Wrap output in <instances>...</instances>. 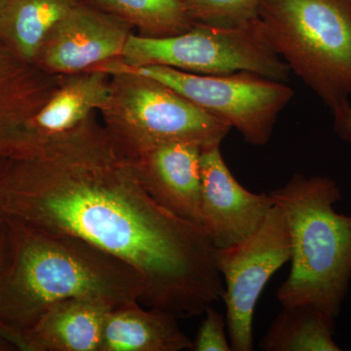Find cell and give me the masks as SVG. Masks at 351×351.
Listing matches in <instances>:
<instances>
[{
    "label": "cell",
    "instance_id": "cell-4",
    "mask_svg": "<svg viewBox=\"0 0 351 351\" xmlns=\"http://www.w3.org/2000/svg\"><path fill=\"white\" fill-rule=\"evenodd\" d=\"M258 29L332 112L351 95V0H261Z\"/></svg>",
    "mask_w": 351,
    "mask_h": 351
},
{
    "label": "cell",
    "instance_id": "cell-12",
    "mask_svg": "<svg viewBox=\"0 0 351 351\" xmlns=\"http://www.w3.org/2000/svg\"><path fill=\"white\" fill-rule=\"evenodd\" d=\"M62 77L25 63L0 43V158H16L34 151L32 117Z\"/></svg>",
    "mask_w": 351,
    "mask_h": 351
},
{
    "label": "cell",
    "instance_id": "cell-21",
    "mask_svg": "<svg viewBox=\"0 0 351 351\" xmlns=\"http://www.w3.org/2000/svg\"><path fill=\"white\" fill-rule=\"evenodd\" d=\"M12 254L10 225L8 219L0 216V294L5 281Z\"/></svg>",
    "mask_w": 351,
    "mask_h": 351
},
{
    "label": "cell",
    "instance_id": "cell-15",
    "mask_svg": "<svg viewBox=\"0 0 351 351\" xmlns=\"http://www.w3.org/2000/svg\"><path fill=\"white\" fill-rule=\"evenodd\" d=\"M140 302L110 309L106 318L100 351L191 350L193 339L182 331L178 318Z\"/></svg>",
    "mask_w": 351,
    "mask_h": 351
},
{
    "label": "cell",
    "instance_id": "cell-25",
    "mask_svg": "<svg viewBox=\"0 0 351 351\" xmlns=\"http://www.w3.org/2000/svg\"><path fill=\"white\" fill-rule=\"evenodd\" d=\"M4 160H5V159L0 158V169H1V166H2V164H3Z\"/></svg>",
    "mask_w": 351,
    "mask_h": 351
},
{
    "label": "cell",
    "instance_id": "cell-14",
    "mask_svg": "<svg viewBox=\"0 0 351 351\" xmlns=\"http://www.w3.org/2000/svg\"><path fill=\"white\" fill-rule=\"evenodd\" d=\"M110 75L100 69L64 75L32 117L31 131L36 149L80 128L95 112H101L110 101Z\"/></svg>",
    "mask_w": 351,
    "mask_h": 351
},
{
    "label": "cell",
    "instance_id": "cell-7",
    "mask_svg": "<svg viewBox=\"0 0 351 351\" xmlns=\"http://www.w3.org/2000/svg\"><path fill=\"white\" fill-rule=\"evenodd\" d=\"M119 61L134 66H161L204 75L248 71L287 82L291 69L263 39L257 24L249 29L193 25L164 38L132 34Z\"/></svg>",
    "mask_w": 351,
    "mask_h": 351
},
{
    "label": "cell",
    "instance_id": "cell-6",
    "mask_svg": "<svg viewBox=\"0 0 351 351\" xmlns=\"http://www.w3.org/2000/svg\"><path fill=\"white\" fill-rule=\"evenodd\" d=\"M94 69L108 73L129 71L147 76L175 90L195 105L234 127L248 144L265 145L279 113L294 96L282 82L248 71L204 75L167 66H134L112 60Z\"/></svg>",
    "mask_w": 351,
    "mask_h": 351
},
{
    "label": "cell",
    "instance_id": "cell-9",
    "mask_svg": "<svg viewBox=\"0 0 351 351\" xmlns=\"http://www.w3.org/2000/svg\"><path fill=\"white\" fill-rule=\"evenodd\" d=\"M133 27L83 0L44 41L34 66L53 75L90 71L121 58Z\"/></svg>",
    "mask_w": 351,
    "mask_h": 351
},
{
    "label": "cell",
    "instance_id": "cell-1",
    "mask_svg": "<svg viewBox=\"0 0 351 351\" xmlns=\"http://www.w3.org/2000/svg\"><path fill=\"white\" fill-rule=\"evenodd\" d=\"M0 216L73 235L128 263L144 283L141 304L178 319L201 315L225 292L209 233L145 191L94 117L29 156L4 160Z\"/></svg>",
    "mask_w": 351,
    "mask_h": 351
},
{
    "label": "cell",
    "instance_id": "cell-3",
    "mask_svg": "<svg viewBox=\"0 0 351 351\" xmlns=\"http://www.w3.org/2000/svg\"><path fill=\"white\" fill-rule=\"evenodd\" d=\"M290 234V274L277 292L283 307L311 306L337 318L351 279V215L339 214L338 184L323 176H293L269 191Z\"/></svg>",
    "mask_w": 351,
    "mask_h": 351
},
{
    "label": "cell",
    "instance_id": "cell-18",
    "mask_svg": "<svg viewBox=\"0 0 351 351\" xmlns=\"http://www.w3.org/2000/svg\"><path fill=\"white\" fill-rule=\"evenodd\" d=\"M101 10L119 18L138 34L164 38L182 34L193 24L184 0H87Z\"/></svg>",
    "mask_w": 351,
    "mask_h": 351
},
{
    "label": "cell",
    "instance_id": "cell-10",
    "mask_svg": "<svg viewBox=\"0 0 351 351\" xmlns=\"http://www.w3.org/2000/svg\"><path fill=\"white\" fill-rule=\"evenodd\" d=\"M200 173L204 228L215 247L230 248L253 234L274 207L269 193L244 189L228 169L219 145L202 149Z\"/></svg>",
    "mask_w": 351,
    "mask_h": 351
},
{
    "label": "cell",
    "instance_id": "cell-20",
    "mask_svg": "<svg viewBox=\"0 0 351 351\" xmlns=\"http://www.w3.org/2000/svg\"><path fill=\"white\" fill-rule=\"evenodd\" d=\"M205 317L193 341V351H230V339L226 338V317L212 306L205 309Z\"/></svg>",
    "mask_w": 351,
    "mask_h": 351
},
{
    "label": "cell",
    "instance_id": "cell-2",
    "mask_svg": "<svg viewBox=\"0 0 351 351\" xmlns=\"http://www.w3.org/2000/svg\"><path fill=\"white\" fill-rule=\"evenodd\" d=\"M8 221L12 254L0 294V332L25 331L66 300H97L113 308L141 304L144 283L128 263L73 235Z\"/></svg>",
    "mask_w": 351,
    "mask_h": 351
},
{
    "label": "cell",
    "instance_id": "cell-19",
    "mask_svg": "<svg viewBox=\"0 0 351 351\" xmlns=\"http://www.w3.org/2000/svg\"><path fill=\"white\" fill-rule=\"evenodd\" d=\"M193 24L219 29H249L257 24L261 0H184Z\"/></svg>",
    "mask_w": 351,
    "mask_h": 351
},
{
    "label": "cell",
    "instance_id": "cell-5",
    "mask_svg": "<svg viewBox=\"0 0 351 351\" xmlns=\"http://www.w3.org/2000/svg\"><path fill=\"white\" fill-rule=\"evenodd\" d=\"M110 75V98L101 110L105 127L123 156L157 145H219L232 127L163 83L129 71Z\"/></svg>",
    "mask_w": 351,
    "mask_h": 351
},
{
    "label": "cell",
    "instance_id": "cell-17",
    "mask_svg": "<svg viewBox=\"0 0 351 351\" xmlns=\"http://www.w3.org/2000/svg\"><path fill=\"white\" fill-rule=\"evenodd\" d=\"M335 319L311 306L283 307L260 346L265 351H339L335 343Z\"/></svg>",
    "mask_w": 351,
    "mask_h": 351
},
{
    "label": "cell",
    "instance_id": "cell-13",
    "mask_svg": "<svg viewBox=\"0 0 351 351\" xmlns=\"http://www.w3.org/2000/svg\"><path fill=\"white\" fill-rule=\"evenodd\" d=\"M113 307L91 299L50 306L29 329L0 332L21 351H100L106 318Z\"/></svg>",
    "mask_w": 351,
    "mask_h": 351
},
{
    "label": "cell",
    "instance_id": "cell-16",
    "mask_svg": "<svg viewBox=\"0 0 351 351\" xmlns=\"http://www.w3.org/2000/svg\"><path fill=\"white\" fill-rule=\"evenodd\" d=\"M82 1L4 0L0 10V43L22 61L34 64L53 27Z\"/></svg>",
    "mask_w": 351,
    "mask_h": 351
},
{
    "label": "cell",
    "instance_id": "cell-24",
    "mask_svg": "<svg viewBox=\"0 0 351 351\" xmlns=\"http://www.w3.org/2000/svg\"><path fill=\"white\" fill-rule=\"evenodd\" d=\"M4 0H0V10H1L2 6H3Z\"/></svg>",
    "mask_w": 351,
    "mask_h": 351
},
{
    "label": "cell",
    "instance_id": "cell-11",
    "mask_svg": "<svg viewBox=\"0 0 351 351\" xmlns=\"http://www.w3.org/2000/svg\"><path fill=\"white\" fill-rule=\"evenodd\" d=\"M201 151L196 145L170 143L124 156L143 188L159 205L204 228L201 209Z\"/></svg>",
    "mask_w": 351,
    "mask_h": 351
},
{
    "label": "cell",
    "instance_id": "cell-8",
    "mask_svg": "<svg viewBox=\"0 0 351 351\" xmlns=\"http://www.w3.org/2000/svg\"><path fill=\"white\" fill-rule=\"evenodd\" d=\"M291 253L287 223L276 204L250 237L230 248L217 249V267L226 284L221 299L232 350H253L256 304L270 277L290 261Z\"/></svg>",
    "mask_w": 351,
    "mask_h": 351
},
{
    "label": "cell",
    "instance_id": "cell-23",
    "mask_svg": "<svg viewBox=\"0 0 351 351\" xmlns=\"http://www.w3.org/2000/svg\"><path fill=\"white\" fill-rule=\"evenodd\" d=\"M15 348L10 341H7L4 337L0 335V351H14Z\"/></svg>",
    "mask_w": 351,
    "mask_h": 351
},
{
    "label": "cell",
    "instance_id": "cell-22",
    "mask_svg": "<svg viewBox=\"0 0 351 351\" xmlns=\"http://www.w3.org/2000/svg\"><path fill=\"white\" fill-rule=\"evenodd\" d=\"M335 117V131L351 144V106L350 101L332 112Z\"/></svg>",
    "mask_w": 351,
    "mask_h": 351
}]
</instances>
